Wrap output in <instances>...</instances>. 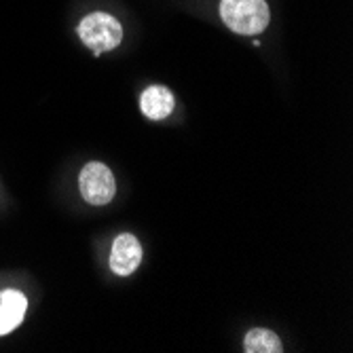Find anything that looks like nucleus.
<instances>
[{"mask_svg":"<svg viewBox=\"0 0 353 353\" xmlns=\"http://www.w3.org/2000/svg\"><path fill=\"white\" fill-rule=\"evenodd\" d=\"M220 15L233 32L245 37L261 34L271 19L267 0H222Z\"/></svg>","mask_w":353,"mask_h":353,"instance_id":"1","label":"nucleus"},{"mask_svg":"<svg viewBox=\"0 0 353 353\" xmlns=\"http://www.w3.org/2000/svg\"><path fill=\"white\" fill-rule=\"evenodd\" d=\"M81 41L93 51V55H102L104 51H112L123 41V28L117 17L108 13H91L79 23Z\"/></svg>","mask_w":353,"mask_h":353,"instance_id":"2","label":"nucleus"},{"mask_svg":"<svg viewBox=\"0 0 353 353\" xmlns=\"http://www.w3.org/2000/svg\"><path fill=\"white\" fill-rule=\"evenodd\" d=\"M79 186H81V195L87 203L91 205H106L112 201L114 197V176L112 172L104 165V163H87L81 170V178H79Z\"/></svg>","mask_w":353,"mask_h":353,"instance_id":"3","label":"nucleus"},{"mask_svg":"<svg viewBox=\"0 0 353 353\" xmlns=\"http://www.w3.org/2000/svg\"><path fill=\"white\" fill-rule=\"evenodd\" d=\"M142 261V245L132 233H123L114 239L112 243V254H110V269L125 277L132 275Z\"/></svg>","mask_w":353,"mask_h":353,"instance_id":"4","label":"nucleus"},{"mask_svg":"<svg viewBox=\"0 0 353 353\" xmlns=\"http://www.w3.org/2000/svg\"><path fill=\"white\" fill-rule=\"evenodd\" d=\"M174 106H176L174 93L163 85H152V87L144 89L142 98H140V108H142L144 117H148L152 121H161V119L170 117L174 112Z\"/></svg>","mask_w":353,"mask_h":353,"instance_id":"5","label":"nucleus"},{"mask_svg":"<svg viewBox=\"0 0 353 353\" xmlns=\"http://www.w3.org/2000/svg\"><path fill=\"white\" fill-rule=\"evenodd\" d=\"M28 309V301L17 290L0 292V336L15 330L21 322Z\"/></svg>","mask_w":353,"mask_h":353,"instance_id":"6","label":"nucleus"},{"mask_svg":"<svg viewBox=\"0 0 353 353\" xmlns=\"http://www.w3.org/2000/svg\"><path fill=\"white\" fill-rule=\"evenodd\" d=\"M243 351L245 353H281L283 347L275 332L254 328L248 332V336L243 341Z\"/></svg>","mask_w":353,"mask_h":353,"instance_id":"7","label":"nucleus"}]
</instances>
